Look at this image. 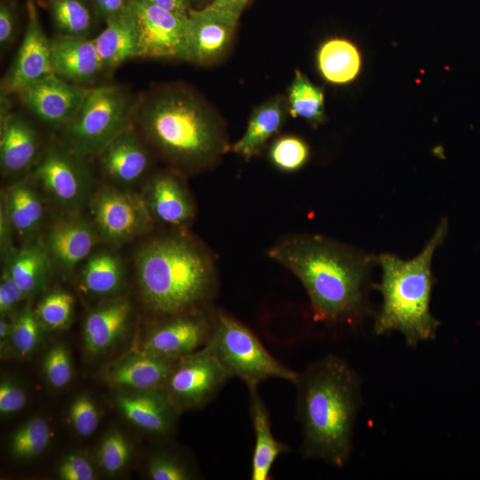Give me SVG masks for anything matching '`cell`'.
Here are the masks:
<instances>
[{"mask_svg": "<svg viewBox=\"0 0 480 480\" xmlns=\"http://www.w3.org/2000/svg\"><path fill=\"white\" fill-rule=\"evenodd\" d=\"M268 256L302 284L316 322L355 326L372 313L371 272L378 257L318 235L283 238Z\"/></svg>", "mask_w": 480, "mask_h": 480, "instance_id": "obj_1", "label": "cell"}, {"mask_svg": "<svg viewBox=\"0 0 480 480\" xmlns=\"http://www.w3.org/2000/svg\"><path fill=\"white\" fill-rule=\"evenodd\" d=\"M293 384L301 455L343 468L352 453L363 403L361 377L344 359L328 354L298 372Z\"/></svg>", "mask_w": 480, "mask_h": 480, "instance_id": "obj_2", "label": "cell"}, {"mask_svg": "<svg viewBox=\"0 0 480 480\" xmlns=\"http://www.w3.org/2000/svg\"><path fill=\"white\" fill-rule=\"evenodd\" d=\"M132 124L148 145L182 174L210 168L228 148L217 115L181 87L155 89L138 98Z\"/></svg>", "mask_w": 480, "mask_h": 480, "instance_id": "obj_3", "label": "cell"}, {"mask_svg": "<svg viewBox=\"0 0 480 480\" xmlns=\"http://www.w3.org/2000/svg\"><path fill=\"white\" fill-rule=\"evenodd\" d=\"M140 300L157 319L212 308L218 273L210 252L182 230L154 237L135 255Z\"/></svg>", "mask_w": 480, "mask_h": 480, "instance_id": "obj_4", "label": "cell"}, {"mask_svg": "<svg viewBox=\"0 0 480 480\" xmlns=\"http://www.w3.org/2000/svg\"><path fill=\"white\" fill-rule=\"evenodd\" d=\"M447 231L448 221L443 219L424 249L412 260L389 253L378 256L382 276L373 287L381 293L382 304L374 318L375 334L399 332L410 347L435 339L440 322L429 308L434 285L431 260Z\"/></svg>", "mask_w": 480, "mask_h": 480, "instance_id": "obj_5", "label": "cell"}, {"mask_svg": "<svg viewBox=\"0 0 480 480\" xmlns=\"http://www.w3.org/2000/svg\"><path fill=\"white\" fill-rule=\"evenodd\" d=\"M137 100L124 86L88 88L73 117L60 129L58 140L83 157L98 156L132 122Z\"/></svg>", "mask_w": 480, "mask_h": 480, "instance_id": "obj_6", "label": "cell"}, {"mask_svg": "<svg viewBox=\"0 0 480 480\" xmlns=\"http://www.w3.org/2000/svg\"><path fill=\"white\" fill-rule=\"evenodd\" d=\"M212 332L205 345L233 377L241 379L248 390L268 379L294 383V372L275 358L256 335L231 315L218 308L212 312Z\"/></svg>", "mask_w": 480, "mask_h": 480, "instance_id": "obj_7", "label": "cell"}, {"mask_svg": "<svg viewBox=\"0 0 480 480\" xmlns=\"http://www.w3.org/2000/svg\"><path fill=\"white\" fill-rule=\"evenodd\" d=\"M88 160L55 140L43 148L28 179L61 213H80L96 191Z\"/></svg>", "mask_w": 480, "mask_h": 480, "instance_id": "obj_8", "label": "cell"}, {"mask_svg": "<svg viewBox=\"0 0 480 480\" xmlns=\"http://www.w3.org/2000/svg\"><path fill=\"white\" fill-rule=\"evenodd\" d=\"M88 209L100 241L109 246L148 233L155 222L140 193L108 183L96 189Z\"/></svg>", "mask_w": 480, "mask_h": 480, "instance_id": "obj_9", "label": "cell"}, {"mask_svg": "<svg viewBox=\"0 0 480 480\" xmlns=\"http://www.w3.org/2000/svg\"><path fill=\"white\" fill-rule=\"evenodd\" d=\"M137 34L136 58L189 61L188 15L165 10L147 0H126Z\"/></svg>", "mask_w": 480, "mask_h": 480, "instance_id": "obj_10", "label": "cell"}, {"mask_svg": "<svg viewBox=\"0 0 480 480\" xmlns=\"http://www.w3.org/2000/svg\"><path fill=\"white\" fill-rule=\"evenodd\" d=\"M231 378L205 346L176 361L164 389L180 413L207 404Z\"/></svg>", "mask_w": 480, "mask_h": 480, "instance_id": "obj_11", "label": "cell"}, {"mask_svg": "<svg viewBox=\"0 0 480 480\" xmlns=\"http://www.w3.org/2000/svg\"><path fill=\"white\" fill-rule=\"evenodd\" d=\"M52 221L39 242L52 271L68 277L95 250L100 238L90 217L80 213H61Z\"/></svg>", "mask_w": 480, "mask_h": 480, "instance_id": "obj_12", "label": "cell"}, {"mask_svg": "<svg viewBox=\"0 0 480 480\" xmlns=\"http://www.w3.org/2000/svg\"><path fill=\"white\" fill-rule=\"evenodd\" d=\"M212 309L157 319L143 341L142 350L180 359L201 349L211 336Z\"/></svg>", "mask_w": 480, "mask_h": 480, "instance_id": "obj_13", "label": "cell"}, {"mask_svg": "<svg viewBox=\"0 0 480 480\" xmlns=\"http://www.w3.org/2000/svg\"><path fill=\"white\" fill-rule=\"evenodd\" d=\"M52 73L51 40L42 27L35 3L28 0L24 36L2 80L1 96L17 95Z\"/></svg>", "mask_w": 480, "mask_h": 480, "instance_id": "obj_14", "label": "cell"}, {"mask_svg": "<svg viewBox=\"0 0 480 480\" xmlns=\"http://www.w3.org/2000/svg\"><path fill=\"white\" fill-rule=\"evenodd\" d=\"M148 146L132 122L116 136L98 156L108 183L133 190L143 181L151 166Z\"/></svg>", "mask_w": 480, "mask_h": 480, "instance_id": "obj_15", "label": "cell"}, {"mask_svg": "<svg viewBox=\"0 0 480 480\" xmlns=\"http://www.w3.org/2000/svg\"><path fill=\"white\" fill-rule=\"evenodd\" d=\"M140 194L155 222L183 230L195 217V204L182 173L174 169L152 174Z\"/></svg>", "mask_w": 480, "mask_h": 480, "instance_id": "obj_16", "label": "cell"}, {"mask_svg": "<svg viewBox=\"0 0 480 480\" xmlns=\"http://www.w3.org/2000/svg\"><path fill=\"white\" fill-rule=\"evenodd\" d=\"M88 88L70 84L53 73L17 94L41 122L60 130L75 115Z\"/></svg>", "mask_w": 480, "mask_h": 480, "instance_id": "obj_17", "label": "cell"}, {"mask_svg": "<svg viewBox=\"0 0 480 480\" xmlns=\"http://www.w3.org/2000/svg\"><path fill=\"white\" fill-rule=\"evenodd\" d=\"M1 96L0 167L4 176L29 172L43 148L38 132L23 115L12 111Z\"/></svg>", "mask_w": 480, "mask_h": 480, "instance_id": "obj_18", "label": "cell"}, {"mask_svg": "<svg viewBox=\"0 0 480 480\" xmlns=\"http://www.w3.org/2000/svg\"><path fill=\"white\" fill-rule=\"evenodd\" d=\"M239 18L209 5L190 9L188 15L189 61L207 64L221 56L232 41Z\"/></svg>", "mask_w": 480, "mask_h": 480, "instance_id": "obj_19", "label": "cell"}, {"mask_svg": "<svg viewBox=\"0 0 480 480\" xmlns=\"http://www.w3.org/2000/svg\"><path fill=\"white\" fill-rule=\"evenodd\" d=\"M177 360L141 350L109 365L104 370L102 378L108 384L119 389H164Z\"/></svg>", "mask_w": 480, "mask_h": 480, "instance_id": "obj_20", "label": "cell"}, {"mask_svg": "<svg viewBox=\"0 0 480 480\" xmlns=\"http://www.w3.org/2000/svg\"><path fill=\"white\" fill-rule=\"evenodd\" d=\"M115 401L128 421L148 433L167 436L174 430L178 412L164 389L120 392Z\"/></svg>", "mask_w": 480, "mask_h": 480, "instance_id": "obj_21", "label": "cell"}, {"mask_svg": "<svg viewBox=\"0 0 480 480\" xmlns=\"http://www.w3.org/2000/svg\"><path fill=\"white\" fill-rule=\"evenodd\" d=\"M52 73L79 86L92 83L103 69L93 39L57 35L51 40Z\"/></svg>", "mask_w": 480, "mask_h": 480, "instance_id": "obj_22", "label": "cell"}, {"mask_svg": "<svg viewBox=\"0 0 480 480\" xmlns=\"http://www.w3.org/2000/svg\"><path fill=\"white\" fill-rule=\"evenodd\" d=\"M45 198L28 178L7 187L1 195L15 236L25 244L42 230L45 219Z\"/></svg>", "mask_w": 480, "mask_h": 480, "instance_id": "obj_23", "label": "cell"}, {"mask_svg": "<svg viewBox=\"0 0 480 480\" xmlns=\"http://www.w3.org/2000/svg\"><path fill=\"white\" fill-rule=\"evenodd\" d=\"M132 305L125 298H118L92 310L84 320L85 350L98 355L110 348L126 328Z\"/></svg>", "mask_w": 480, "mask_h": 480, "instance_id": "obj_24", "label": "cell"}, {"mask_svg": "<svg viewBox=\"0 0 480 480\" xmlns=\"http://www.w3.org/2000/svg\"><path fill=\"white\" fill-rule=\"evenodd\" d=\"M102 68L111 70L136 58L137 34L133 16L126 4L106 20L104 29L93 38Z\"/></svg>", "mask_w": 480, "mask_h": 480, "instance_id": "obj_25", "label": "cell"}, {"mask_svg": "<svg viewBox=\"0 0 480 480\" xmlns=\"http://www.w3.org/2000/svg\"><path fill=\"white\" fill-rule=\"evenodd\" d=\"M250 415L254 433L250 478L252 480L271 479V469L276 459L290 449L273 436L268 411L258 394L257 388L248 390Z\"/></svg>", "mask_w": 480, "mask_h": 480, "instance_id": "obj_26", "label": "cell"}, {"mask_svg": "<svg viewBox=\"0 0 480 480\" xmlns=\"http://www.w3.org/2000/svg\"><path fill=\"white\" fill-rule=\"evenodd\" d=\"M288 106L285 98L273 97L254 108L242 137L231 149L245 161L257 156L284 125Z\"/></svg>", "mask_w": 480, "mask_h": 480, "instance_id": "obj_27", "label": "cell"}, {"mask_svg": "<svg viewBox=\"0 0 480 480\" xmlns=\"http://www.w3.org/2000/svg\"><path fill=\"white\" fill-rule=\"evenodd\" d=\"M125 268L122 258L108 248L94 250L81 264L78 284L85 293L108 297L124 285Z\"/></svg>", "mask_w": 480, "mask_h": 480, "instance_id": "obj_28", "label": "cell"}, {"mask_svg": "<svg viewBox=\"0 0 480 480\" xmlns=\"http://www.w3.org/2000/svg\"><path fill=\"white\" fill-rule=\"evenodd\" d=\"M4 265L26 296L43 289L52 271L49 258L39 241L17 248Z\"/></svg>", "mask_w": 480, "mask_h": 480, "instance_id": "obj_29", "label": "cell"}, {"mask_svg": "<svg viewBox=\"0 0 480 480\" xmlns=\"http://www.w3.org/2000/svg\"><path fill=\"white\" fill-rule=\"evenodd\" d=\"M316 60L322 76L335 84L353 81L361 68V55L357 47L344 38L325 41L317 52Z\"/></svg>", "mask_w": 480, "mask_h": 480, "instance_id": "obj_30", "label": "cell"}, {"mask_svg": "<svg viewBox=\"0 0 480 480\" xmlns=\"http://www.w3.org/2000/svg\"><path fill=\"white\" fill-rule=\"evenodd\" d=\"M286 101L292 116L302 118L312 125L324 121V92L300 70L295 71Z\"/></svg>", "mask_w": 480, "mask_h": 480, "instance_id": "obj_31", "label": "cell"}, {"mask_svg": "<svg viewBox=\"0 0 480 480\" xmlns=\"http://www.w3.org/2000/svg\"><path fill=\"white\" fill-rule=\"evenodd\" d=\"M48 8L59 35L87 37L92 14L86 0H48Z\"/></svg>", "mask_w": 480, "mask_h": 480, "instance_id": "obj_32", "label": "cell"}, {"mask_svg": "<svg viewBox=\"0 0 480 480\" xmlns=\"http://www.w3.org/2000/svg\"><path fill=\"white\" fill-rule=\"evenodd\" d=\"M51 437L47 421L36 417L20 426L12 436L10 451L19 460H28L40 455L48 446Z\"/></svg>", "mask_w": 480, "mask_h": 480, "instance_id": "obj_33", "label": "cell"}, {"mask_svg": "<svg viewBox=\"0 0 480 480\" xmlns=\"http://www.w3.org/2000/svg\"><path fill=\"white\" fill-rule=\"evenodd\" d=\"M268 158L281 172H293L307 164L309 148L306 141L298 136L283 135L271 143Z\"/></svg>", "mask_w": 480, "mask_h": 480, "instance_id": "obj_34", "label": "cell"}, {"mask_svg": "<svg viewBox=\"0 0 480 480\" xmlns=\"http://www.w3.org/2000/svg\"><path fill=\"white\" fill-rule=\"evenodd\" d=\"M75 298L68 292L56 290L47 293L35 309L43 327L60 330L67 327L72 318Z\"/></svg>", "mask_w": 480, "mask_h": 480, "instance_id": "obj_35", "label": "cell"}, {"mask_svg": "<svg viewBox=\"0 0 480 480\" xmlns=\"http://www.w3.org/2000/svg\"><path fill=\"white\" fill-rule=\"evenodd\" d=\"M147 472L153 480H189L196 476L195 470L180 454L165 450L149 457Z\"/></svg>", "mask_w": 480, "mask_h": 480, "instance_id": "obj_36", "label": "cell"}, {"mask_svg": "<svg viewBox=\"0 0 480 480\" xmlns=\"http://www.w3.org/2000/svg\"><path fill=\"white\" fill-rule=\"evenodd\" d=\"M42 327L35 309L27 305L12 323L10 335L12 346L18 355L26 356L35 350L40 340Z\"/></svg>", "mask_w": 480, "mask_h": 480, "instance_id": "obj_37", "label": "cell"}, {"mask_svg": "<svg viewBox=\"0 0 480 480\" xmlns=\"http://www.w3.org/2000/svg\"><path fill=\"white\" fill-rule=\"evenodd\" d=\"M98 456L100 464L106 472L118 473L124 468L130 460V444L119 431H110L103 438Z\"/></svg>", "mask_w": 480, "mask_h": 480, "instance_id": "obj_38", "label": "cell"}, {"mask_svg": "<svg viewBox=\"0 0 480 480\" xmlns=\"http://www.w3.org/2000/svg\"><path fill=\"white\" fill-rule=\"evenodd\" d=\"M71 363L70 355L65 346H52L43 361V370L48 383L56 388L68 385L73 374Z\"/></svg>", "mask_w": 480, "mask_h": 480, "instance_id": "obj_39", "label": "cell"}, {"mask_svg": "<svg viewBox=\"0 0 480 480\" xmlns=\"http://www.w3.org/2000/svg\"><path fill=\"white\" fill-rule=\"evenodd\" d=\"M68 417L74 430L84 437L93 434L100 420L97 406L87 395H80L74 399Z\"/></svg>", "mask_w": 480, "mask_h": 480, "instance_id": "obj_40", "label": "cell"}, {"mask_svg": "<svg viewBox=\"0 0 480 480\" xmlns=\"http://www.w3.org/2000/svg\"><path fill=\"white\" fill-rule=\"evenodd\" d=\"M57 475L61 480H93L95 478L91 462L79 453L64 457L57 468Z\"/></svg>", "mask_w": 480, "mask_h": 480, "instance_id": "obj_41", "label": "cell"}, {"mask_svg": "<svg viewBox=\"0 0 480 480\" xmlns=\"http://www.w3.org/2000/svg\"><path fill=\"white\" fill-rule=\"evenodd\" d=\"M27 296L13 281L5 268L0 281V313L1 316H9L17 305Z\"/></svg>", "mask_w": 480, "mask_h": 480, "instance_id": "obj_42", "label": "cell"}, {"mask_svg": "<svg viewBox=\"0 0 480 480\" xmlns=\"http://www.w3.org/2000/svg\"><path fill=\"white\" fill-rule=\"evenodd\" d=\"M27 403L26 392L17 384L4 380L0 383V412L3 415L15 413Z\"/></svg>", "mask_w": 480, "mask_h": 480, "instance_id": "obj_43", "label": "cell"}, {"mask_svg": "<svg viewBox=\"0 0 480 480\" xmlns=\"http://www.w3.org/2000/svg\"><path fill=\"white\" fill-rule=\"evenodd\" d=\"M16 12L12 4L4 1L0 4V44L8 45L14 37L16 28Z\"/></svg>", "mask_w": 480, "mask_h": 480, "instance_id": "obj_44", "label": "cell"}, {"mask_svg": "<svg viewBox=\"0 0 480 480\" xmlns=\"http://www.w3.org/2000/svg\"><path fill=\"white\" fill-rule=\"evenodd\" d=\"M14 237H16L15 233L8 219L5 209L4 205L0 204V253L4 264L17 249L13 244Z\"/></svg>", "mask_w": 480, "mask_h": 480, "instance_id": "obj_45", "label": "cell"}, {"mask_svg": "<svg viewBox=\"0 0 480 480\" xmlns=\"http://www.w3.org/2000/svg\"><path fill=\"white\" fill-rule=\"evenodd\" d=\"M99 16L105 21L112 15L120 12L125 5L126 0H92Z\"/></svg>", "mask_w": 480, "mask_h": 480, "instance_id": "obj_46", "label": "cell"}, {"mask_svg": "<svg viewBox=\"0 0 480 480\" xmlns=\"http://www.w3.org/2000/svg\"><path fill=\"white\" fill-rule=\"evenodd\" d=\"M249 2L250 0H212L207 5L212 8L230 12L240 17L242 12Z\"/></svg>", "mask_w": 480, "mask_h": 480, "instance_id": "obj_47", "label": "cell"}, {"mask_svg": "<svg viewBox=\"0 0 480 480\" xmlns=\"http://www.w3.org/2000/svg\"><path fill=\"white\" fill-rule=\"evenodd\" d=\"M153 3L165 10L180 13L182 15H188L190 8L188 5V0H147Z\"/></svg>", "mask_w": 480, "mask_h": 480, "instance_id": "obj_48", "label": "cell"}, {"mask_svg": "<svg viewBox=\"0 0 480 480\" xmlns=\"http://www.w3.org/2000/svg\"><path fill=\"white\" fill-rule=\"evenodd\" d=\"M12 324L9 323L5 316H1L0 321V340L1 344L10 340Z\"/></svg>", "mask_w": 480, "mask_h": 480, "instance_id": "obj_49", "label": "cell"}, {"mask_svg": "<svg viewBox=\"0 0 480 480\" xmlns=\"http://www.w3.org/2000/svg\"><path fill=\"white\" fill-rule=\"evenodd\" d=\"M195 1H197L200 3H207V4H209L212 0H195Z\"/></svg>", "mask_w": 480, "mask_h": 480, "instance_id": "obj_50", "label": "cell"}]
</instances>
